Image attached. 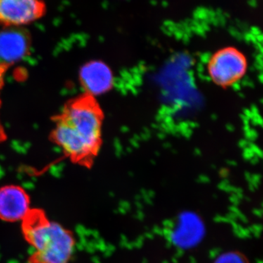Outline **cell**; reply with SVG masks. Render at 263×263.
Here are the masks:
<instances>
[{"label":"cell","mask_w":263,"mask_h":263,"mask_svg":"<svg viewBox=\"0 0 263 263\" xmlns=\"http://www.w3.org/2000/svg\"><path fill=\"white\" fill-rule=\"evenodd\" d=\"M51 140L73 164L91 168L103 143L104 113L92 95L84 93L53 117Z\"/></svg>","instance_id":"1"},{"label":"cell","mask_w":263,"mask_h":263,"mask_svg":"<svg viewBox=\"0 0 263 263\" xmlns=\"http://www.w3.org/2000/svg\"><path fill=\"white\" fill-rule=\"evenodd\" d=\"M21 223L24 239L32 250L27 263L70 262L76 249L70 230L52 220L41 209L32 208Z\"/></svg>","instance_id":"2"},{"label":"cell","mask_w":263,"mask_h":263,"mask_svg":"<svg viewBox=\"0 0 263 263\" xmlns=\"http://www.w3.org/2000/svg\"><path fill=\"white\" fill-rule=\"evenodd\" d=\"M248 61L243 52L235 47L216 51L209 59L207 71L213 83L221 88L233 86L245 77Z\"/></svg>","instance_id":"3"},{"label":"cell","mask_w":263,"mask_h":263,"mask_svg":"<svg viewBox=\"0 0 263 263\" xmlns=\"http://www.w3.org/2000/svg\"><path fill=\"white\" fill-rule=\"evenodd\" d=\"M206 234L205 223L193 211H184L175 218L170 227L169 240L176 248L190 250L197 247Z\"/></svg>","instance_id":"4"},{"label":"cell","mask_w":263,"mask_h":263,"mask_svg":"<svg viewBox=\"0 0 263 263\" xmlns=\"http://www.w3.org/2000/svg\"><path fill=\"white\" fill-rule=\"evenodd\" d=\"M47 12L46 0H0V26L29 25L41 20Z\"/></svg>","instance_id":"5"},{"label":"cell","mask_w":263,"mask_h":263,"mask_svg":"<svg viewBox=\"0 0 263 263\" xmlns=\"http://www.w3.org/2000/svg\"><path fill=\"white\" fill-rule=\"evenodd\" d=\"M32 209L30 196L22 186L11 184L0 187V220L22 222Z\"/></svg>","instance_id":"6"},{"label":"cell","mask_w":263,"mask_h":263,"mask_svg":"<svg viewBox=\"0 0 263 263\" xmlns=\"http://www.w3.org/2000/svg\"><path fill=\"white\" fill-rule=\"evenodd\" d=\"M81 80L86 93L96 96L111 89L114 76L108 65L102 62H91L83 67Z\"/></svg>","instance_id":"7"},{"label":"cell","mask_w":263,"mask_h":263,"mask_svg":"<svg viewBox=\"0 0 263 263\" xmlns=\"http://www.w3.org/2000/svg\"><path fill=\"white\" fill-rule=\"evenodd\" d=\"M212 263H249L245 254L238 251L230 250L221 252Z\"/></svg>","instance_id":"8"},{"label":"cell","mask_w":263,"mask_h":263,"mask_svg":"<svg viewBox=\"0 0 263 263\" xmlns=\"http://www.w3.org/2000/svg\"><path fill=\"white\" fill-rule=\"evenodd\" d=\"M8 68H9V65L8 64L3 63V62L0 63V92L4 86L5 74Z\"/></svg>","instance_id":"9"},{"label":"cell","mask_w":263,"mask_h":263,"mask_svg":"<svg viewBox=\"0 0 263 263\" xmlns=\"http://www.w3.org/2000/svg\"><path fill=\"white\" fill-rule=\"evenodd\" d=\"M0 105H1V101H0ZM5 140H6V133H5L4 128L0 122V143L5 141Z\"/></svg>","instance_id":"10"}]
</instances>
